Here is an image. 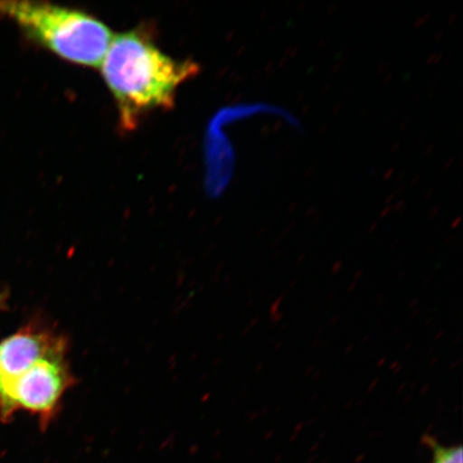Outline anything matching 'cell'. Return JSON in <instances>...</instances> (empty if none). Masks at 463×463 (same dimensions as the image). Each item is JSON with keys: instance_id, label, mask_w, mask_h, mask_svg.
<instances>
[{"instance_id": "6da1fadb", "label": "cell", "mask_w": 463, "mask_h": 463, "mask_svg": "<svg viewBox=\"0 0 463 463\" xmlns=\"http://www.w3.org/2000/svg\"><path fill=\"white\" fill-rule=\"evenodd\" d=\"M101 65L121 129L127 131L137 128L145 114L172 109L179 86L195 77L199 69L194 61L164 53L140 29L113 37Z\"/></svg>"}, {"instance_id": "7a4b0ae2", "label": "cell", "mask_w": 463, "mask_h": 463, "mask_svg": "<svg viewBox=\"0 0 463 463\" xmlns=\"http://www.w3.org/2000/svg\"><path fill=\"white\" fill-rule=\"evenodd\" d=\"M0 14L61 60L83 67H99L114 37L84 11L49 3L0 2Z\"/></svg>"}, {"instance_id": "3957f363", "label": "cell", "mask_w": 463, "mask_h": 463, "mask_svg": "<svg viewBox=\"0 0 463 463\" xmlns=\"http://www.w3.org/2000/svg\"><path fill=\"white\" fill-rule=\"evenodd\" d=\"M69 345L34 363L0 391V418L8 420L17 411L37 415L43 430L60 412L66 392L77 384L68 358Z\"/></svg>"}, {"instance_id": "277c9868", "label": "cell", "mask_w": 463, "mask_h": 463, "mask_svg": "<svg viewBox=\"0 0 463 463\" xmlns=\"http://www.w3.org/2000/svg\"><path fill=\"white\" fill-rule=\"evenodd\" d=\"M67 345L66 335L36 324L3 340L0 343V391L34 363Z\"/></svg>"}, {"instance_id": "5b68a950", "label": "cell", "mask_w": 463, "mask_h": 463, "mask_svg": "<svg viewBox=\"0 0 463 463\" xmlns=\"http://www.w3.org/2000/svg\"><path fill=\"white\" fill-rule=\"evenodd\" d=\"M425 442L432 450V463H463L460 445L458 447H444L432 437H426Z\"/></svg>"}]
</instances>
